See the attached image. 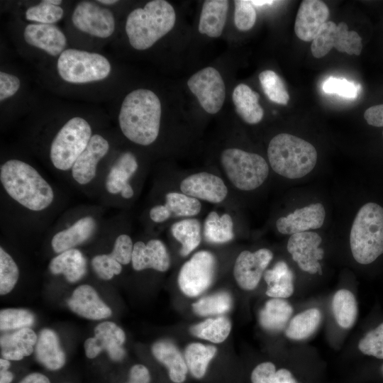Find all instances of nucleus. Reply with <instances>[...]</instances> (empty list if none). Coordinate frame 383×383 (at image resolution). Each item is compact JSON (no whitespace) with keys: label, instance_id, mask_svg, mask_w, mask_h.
Returning a JSON list of instances; mask_svg holds the SVG:
<instances>
[{"label":"nucleus","instance_id":"412c9836","mask_svg":"<svg viewBox=\"0 0 383 383\" xmlns=\"http://www.w3.org/2000/svg\"><path fill=\"white\" fill-rule=\"evenodd\" d=\"M131 263L136 271L150 268L165 272L170 267V260L165 244L158 239H152L146 244L138 241L133 245Z\"/></svg>","mask_w":383,"mask_h":383},{"label":"nucleus","instance_id":"09e8293b","mask_svg":"<svg viewBox=\"0 0 383 383\" xmlns=\"http://www.w3.org/2000/svg\"><path fill=\"white\" fill-rule=\"evenodd\" d=\"M234 23L235 27L242 31L251 29L256 21V11L250 1H234Z\"/></svg>","mask_w":383,"mask_h":383},{"label":"nucleus","instance_id":"473e14b6","mask_svg":"<svg viewBox=\"0 0 383 383\" xmlns=\"http://www.w3.org/2000/svg\"><path fill=\"white\" fill-rule=\"evenodd\" d=\"M321 318V313L318 309L305 310L290 320L286 328L285 335L294 340L306 339L317 330Z\"/></svg>","mask_w":383,"mask_h":383},{"label":"nucleus","instance_id":"5701e85b","mask_svg":"<svg viewBox=\"0 0 383 383\" xmlns=\"http://www.w3.org/2000/svg\"><path fill=\"white\" fill-rule=\"evenodd\" d=\"M37 335L30 328H24L1 337V354L9 360H20L30 355L37 343Z\"/></svg>","mask_w":383,"mask_h":383},{"label":"nucleus","instance_id":"680f3d73","mask_svg":"<svg viewBox=\"0 0 383 383\" xmlns=\"http://www.w3.org/2000/svg\"><path fill=\"white\" fill-rule=\"evenodd\" d=\"M252 5L257 6H262L265 5H272L275 1H269V0H253L250 1Z\"/></svg>","mask_w":383,"mask_h":383},{"label":"nucleus","instance_id":"e433bc0d","mask_svg":"<svg viewBox=\"0 0 383 383\" xmlns=\"http://www.w3.org/2000/svg\"><path fill=\"white\" fill-rule=\"evenodd\" d=\"M165 205L172 216L177 217L194 216L201 210V204L199 199L182 192H171L166 194Z\"/></svg>","mask_w":383,"mask_h":383},{"label":"nucleus","instance_id":"774afa93","mask_svg":"<svg viewBox=\"0 0 383 383\" xmlns=\"http://www.w3.org/2000/svg\"><path fill=\"white\" fill-rule=\"evenodd\" d=\"M382 135H383V131H382Z\"/></svg>","mask_w":383,"mask_h":383},{"label":"nucleus","instance_id":"49530a36","mask_svg":"<svg viewBox=\"0 0 383 383\" xmlns=\"http://www.w3.org/2000/svg\"><path fill=\"white\" fill-rule=\"evenodd\" d=\"M358 348L365 355L383 359V323L360 340Z\"/></svg>","mask_w":383,"mask_h":383},{"label":"nucleus","instance_id":"393cba45","mask_svg":"<svg viewBox=\"0 0 383 383\" xmlns=\"http://www.w3.org/2000/svg\"><path fill=\"white\" fill-rule=\"evenodd\" d=\"M229 1L206 0L204 1L199 22V31L210 38L221 35L227 17Z\"/></svg>","mask_w":383,"mask_h":383},{"label":"nucleus","instance_id":"f704fd0d","mask_svg":"<svg viewBox=\"0 0 383 383\" xmlns=\"http://www.w3.org/2000/svg\"><path fill=\"white\" fill-rule=\"evenodd\" d=\"M216 348L199 343L189 344L185 350L184 359L192 375L200 379L206 372L210 361L216 353Z\"/></svg>","mask_w":383,"mask_h":383},{"label":"nucleus","instance_id":"20e7f679","mask_svg":"<svg viewBox=\"0 0 383 383\" xmlns=\"http://www.w3.org/2000/svg\"><path fill=\"white\" fill-rule=\"evenodd\" d=\"M267 157L274 172L294 179L313 170L317 162V152L312 144L302 138L289 133H279L271 139Z\"/></svg>","mask_w":383,"mask_h":383},{"label":"nucleus","instance_id":"864d4df0","mask_svg":"<svg viewBox=\"0 0 383 383\" xmlns=\"http://www.w3.org/2000/svg\"><path fill=\"white\" fill-rule=\"evenodd\" d=\"M21 86L20 79L15 75L5 72H0V101L13 96Z\"/></svg>","mask_w":383,"mask_h":383},{"label":"nucleus","instance_id":"4be33fe9","mask_svg":"<svg viewBox=\"0 0 383 383\" xmlns=\"http://www.w3.org/2000/svg\"><path fill=\"white\" fill-rule=\"evenodd\" d=\"M96 228L95 219L90 216L82 217L70 227L55 233L51 240L52 250L61 253L74 248L89 240Z\"/></svg>","mask_w":383,"mask_h":383},{"label":"nucleus","instance_id":"c9c22d12","mask_svg":"<svg viewBox=\"0 0 383 383\" xmlns=\"http://www.w3.org/2000/svg\"><path fill=\"white\" fill-rule=\"evenodd\" d=\"M231 330V323L229 319L224 316L209 318L190 328L193 335L215 343L224 341Z\"/></svg>","mask_w":383,"mask_h":383},{"label":"nucleus","instance_id":"72a5a7b5","mask_svg":"<svg viewBox=\"0 0 383 383\" xmlns=\"http://www.w3.org/2000/svg\"><path fill=\"white\" fill-rule=\"evenodd\" d=\"M332 309L340 327L350 328L354 325L357 316V304L350 291L345 289L337 291L333 298Z\"/></svg>","mask_w":383,"mask_h":383},{"label":"nucleus","instance_id":"69168bd1","mask_svg":"<svg viewBox=\"0 0 383 383\" xmlns=\"http://www.w3.org/2000/svg\"><path fill=\"white\" fill-rule=\"evenodd\" d=\"M48 3L55 5V6H60L62 3V1L60 0H45Z\"/></svg>","mask_w":383,"mask_h":383},{"label":"nucleus","instance_id":"f03ea898","mask_svg":"<svg viewBox=\"0 0 383 383\" xmlns=\"http://www.w3.org/2000/svg\"><path fill=\"white\" fill-rule=\"evenodd\" d=\"M1 183L10 197L33 211H41L54 200L50 184L30 165L11 159L1 165Z\"/></svg>","mask_w":383,"mask_h":383},{"label":"nucleus","instance_id":"f3484780","mask_svg":"<svg viewBox=\"0 0 383 383\" xmlns=\"http://www.w3.org/2000/svg\"><path fill=\"white\" fill-rule=\"evenodd\" d=\"M325 217L326 211L322 204H311L296 209L287 216L279 218L276 221V227L280 233L292 235L321 228Z\"/></svg>","mask_w":383,"mask_h":383},{"label":"nucleus","instance_id":"6e6d98bb","mask_svg":"<svg viewBox=\"0 0 383 383\" xmlns=\"http://www.w3.org/2000/svg\"><path fill=\"white\" fill-rule=\"evenodd\" d=\"M364 118L370 126L383 127V104L368 108L364 113Z\"/></svg>","mask_w":383,"mask_h":383},{"label":"nucleus","instance_id":"13d9d810","mask_svg":"<svg viewBox=\"0 0 383 383\" xmlns=\"http://www.w3.org/2000/svg\"><path fill=\"white\" fill-rule=\"evenodd\" d=\"M150 218L155 223H162L167 221L172 214L166 206L160 204L153 206L150 210Z\"/></svg>","mask_w":383,"mask_h":383},{"label":"nucleus","instance_id":"79ce46f5","mask_svg":"<svg viewBox=\"0 0 383 383\" xmlns=\"http://www.w3.org/2000/svg\"><path fill=\"white\" fill-rule=\"evenodd\" d=\"M64 15L63 9L48 3L45 0L38 4L29 7L25 13L28 21L35 23L54 24L59 21Z\"/></svg>","mask_w":383,"mask_h":383},{"label":"nucleus","instance_id":"ea45409f","mask_svg":"<svg viewBox=\"0 0 383 383\" xmlns=\"http://www.w3.org/2000/svg\"><path fill=\"white\" fill-rule=\"evenodd\" d=\"M252 383H296L292 373L287 369L276 370L270 362L259 364L251 374Z\"/></svg>","mask_w":383,"mask_h":383},{"label":"nucleus","instance_id":"2f4dec72","mask_svg":"<svg viewBox=\"0 0 383 383\" xmlns=\"http://www.w3.org/2000/svg\"><path fill=\"white\" fill-rule=\"evenodd\" d=\"M173 237L181 243L180 254L187 256L195 250L201 240V226L196 218H188L174 223L171 227Z\"/></svg>","mask_w":383,"mask_h":383},{"label":"nucleus","instance_id":"2eb2a0df","mask_svg":"<svg viewBox=\"0 0 383 383\" xmlns=\"http://www.w3.org/2000/svg\"><path fill=\"white\" fill-rule=\"evenodd\" d=\"M179 188L186 195L212 204L222 202L228 195V188L223 179L206 172L186 177L181 181Z\"/></svg>","mask_w":383,"mask_h":383},{"label":"nucleus","instance_id":"a211bd4d","mask_svg":"<svg viewBox=\"0 0 383 383\" xmlns=\"http://www.w3.org/2000/svg\"><path fill=\"white\" fill-rule=\"evenodd\" d=\"M328 17L329 9L323 1H302L294 23L296 36L304 41H312Z\"/></svg>","mask_w":383,"mask_h":383},{"label":"nucleus","instance_id":"bb28decb","mask_svg":"<svg viewBox=\"0 0 383 383\" xmlns=\"http://www.w3.org/2000/svg\"><path fill=\"white\" fill-rule=\"evenodd\" d=\"M152 353L160 362L166 366L172 382L182 383L185 380L188 371L185 359L172 343L157 341L152 346Z\"/></svg>","mask_w":383,"mask_h":383},{"label":"nucleus","instance_id":"c85d7f7f","mask_svg":"<svg viewBox=\"0 0 383 383\" xmlns=\"http://www.w3.org/2000/svg\"><path fill=\"white\" fill-rule=\"evenodd\" d=\"M293 313L292 305L284 299L268 300L259 313V323L266 331L277 333L285 328Z\"/></svg>","mask_w":383,"mask_h":383},{"label":"nucleus","instance_id":"b1692460","mask_svg":"<svg viewBox=\"0 0 383 383\" xmlns=\"http://www.w3.org/2000/svg\"><path fill=\"white\" fill-rule=\"evenodd\" d=\"M37 360L50 370L62 368L65 363V355L60 347L57 334L45 328L40 332L35 348Z\"/></svg>","mask_w":383,"mask_h":383},{"label":"nucleus","instance_id":"58836bf2","mask_svg":"<svg viewBox=\"0 0 383 383\" xmlns=\"http://www.w3.org/2000/svg\"><path fill=\"white\" fill-rule=\"evenodd\" d=\"M259 80L268 99L277 104L287 105L289 93L281 77L272 70H265L259 74Z\"/></svg>","mask_w":383,"mask_h":383},{"label":"nucleus","instance_id":"bf43d9fd","mask_svg":"<svg viewBox=\"0 0 383 383\" xmlns=\"http://www.w3.org/2000/svg\"><path fill=\"white\" fill-rule=\"evenodd\" d=\"M19 383H50V382L44 374L34 372L25 377Z\"/></svg>","mask_w":383,"mask_h":383},{"label":"nucleus","instance_id":"1a4fd4ad","mask_svg":"<svg viewBox=\"0 0 383 383\" xmlns=\"http://www.w3.org/2000/svg\"><path fill=\"white\" fill-rule=\"evenodd\" d=\"M216 260L213 254L201 250L192 255L181 267L178 275V285L187 296L199 295L212 283Z\"/></svg>","mask_w":383,"mask_h":383},{"label":"nucleus","instance_id":"c03bdc74","mask_svg":"<svg viewBox=\"0 0 383 383\" xmlns=\"http://www.w3.org/2000/svg\"><path fill=\"white\" fill-rule=\"evenodd\" d=\"M19 277L18 267L4 249L0 248V294L5 295L14 287Z\"/></svg>","mask_w":383,"mask_h":383},{"label":"nucleus","instance_id":"9d476101","mask_svg":"<svg viewBox=\"0 0 383 383\" xmlns=\"http://www.w3.org/2000/svg\"><path fill=\"white\" fill-rule=\"evenodd\" d=\"M187 86L205 111L215 114L221 109L226 98V87L216 69L206 67L198 71L188 79Z\"/></svg>","mask_w":383,"mask_h":383},{"label":"nucleus","instance_id":"6e6552de","mask_svg":"<svg viewBox=\"0 0 383 383\" xmlns=\"http://www.w3.org/2000/svg\"><path fill=\"white\" fill-rule=\"evenodd\" d=\"M57 72L65 82L85 84L106 79L111 71L104 55L77 49H66L59 56Z\"/></svg>","mask_w":383,"mask_h":383},{"label":"nucleus","instance_id":"aec40b11","mask_svg":"<svg viewBox=\"0 0 383 383\" xmlns=\"http://www.w3.org/2000/svg\"><path fill=\"white\" fill-rule=\"evenodd\" d=\"M67 305L77 315L91 320L106 318L112 314L111 309L100 299L94 288L88 284L77 287Z\"/></svg>","mask_w":383,"mask_h":383},{"label":"nucleus","instance_id":"0eeeda50","mask_svg":"<svg viewBox=\"0 0 383 383\" xmlns=\"http://www.w3.org/2000/svg\"><path fill=\"white\" fill-rule=\"evenodd\" d=\"M91 128L84 118L75 116L58 131L50 148V159L57 170L67 171L87 148L92 135Z\"/></svg>","mask_w":383,"mask_h":383},{"label":"nucleus","instance_id":"603ef678","mask_svg":"<svg viewBox=\"0 0 383 383\" xmlns=\"http://www.w3.org/2000/svg\"><path fill=\"white\" fill-rule=\"evenodd\" d=\"M131 177L113 165L105 179V187L112 194H121L124 187L130 184Z\"/></svg>","mask_w":383,"mask_h":383},{"label":"nucleus","instance_id":"39448f33","mask_svg":"<svg viewBox=\"0 0 383 383\" xmlns=\"http://www.w3.org/2000/svg\"><path fill=\"white\" fill-rule=\"evenodd\" d=\"M352 255L360 264L368 265L383 253V207L374 202L364 204L357 213L350 233Z\"/></svg>","mask_w":383,"mask_h":383},{"label":"nucleus","instance_id":"6ab92c4d","mask_svg":"<svg viewBox=\"0 0 383 383\" xmlns=\"http://www.w3.org/2000/svg\"><path fill=\"white\" fill-rule=\"evenodd\" d=\"M23 38L28 45L52 56H60L67 47L65 34L54 24H28L24 29Z\"/></svg>","mask_w":383,"mask_h":383},{"label":"nucleus","instance_id":"37998d69","mask_svg":"<svg viewBox=\"0 0 383 383\" xmlns=\"http://www.w3.org/2000/svg\"><path fill=\"white\" fill-rule=\"evenodd\" d=\"M35 321L30 311L22 309H6L0 312V328L1 331L19 330L29 328Z\"/></svg>","mask_w":383,"mask_h":383},{"label":"nucleus","instance_id":"423d86ee","mask_svg":"<svg viewBox=\"0 0 383 383\" xmlns=\"http://www.w3.org/2000/svg\"><path fill=\"white\" fill-rule=\"evenodd\" d=\"M221 163L229 181L242 191L258 188L269 174L268 164L261 155L239 148L223 150Z\"/></svg>","mask_w":383,"mask_h":383},{"label":"nucleus","instance_id":"052dcab7","mask_svg":"<svg viewBox=\"0 0 383 383\" xmlns=\"http://www.w3.org/2000/svg\"><path fill=\"white\" fill-rule=\"evenodd\" d=\"M13 379V374L9 370H0V383H11Z\"/></svg>","mask_w":383,"mask_h":383},{"label":"nucleus","instance_id":"9b49d317","mask_svg":"<svg viewBox=\"0 0 383 383\" xmlns=\"http://www.w3.org/2000/svg\"><path fill=\"white\" fill-rule=\"evenodd\" d=\"M72 21L82 32L101 38L111 36L115 30L113 13L95 1H80L73 11Z\"/></svg>","mask_w":383,"mask_h":383},{"label":"nucleus","instance_id":"4468645a","mask_svg":"<svg viewBox=\"0 0 383 383\" xmlns=\"http://www.w3.org/2000/svg\"><path fill=\"white\" fill-rule=\"evenodd\" d=\"M126 340L124 331L113 322L105 321L94 328V337L84 342V350L88 358L96 357L106 350L113 361L121 360L125 355L123 345Z\"/></svg>","mask_w":383,"mask_h":383},{"label":"nucleus","instance_id":"f257e3e1","mask_svg":"<svg viewBox=\"0 0 383 383\" xmlns=\"http://www.w3.org/2000/svg\"><path fill=\"white\" fill-rule=\"evenodd\" d=\"M161 102L152 91L137 89L124 98L118 114L123 134L131 142L140 145L153 143L160 132Z\"/></svg>","mask_w":383,"mask_h":383},{"label":"nucleus","instance_id":"7ed1b4c3","mask_svg":"<svg viewBox=\"0 0 383 383\" xmlns=\"http://www.w3.org/2000/svg\"><path fill=\"white\" fill-rule=\"evenodd\" d=\"M173 6L165 0L148 1L143 8L133 10L126 22V33L129 43L135 50L152 47L168 33L175 24Z\"/></svg>","mask_w":383,"mask_h":383},{"label":"nucleus","instance_id":"a878e982","mask_svg":"<svg viewBox=\"0 0 383 383\" xmlns=\"http://www.w3.org/2000/svg\"><path fill=\"white\" fill-rule=\"evenodd\" d=\"M260 95L245 84H239L233 89L232 100L236 113L248 124L260 123L264 111L259 104Z\"/></svg>","mask_w":383,"mask_h":383},{"label":"nucleus","instance_id":"dca6fc26","mask_svg":"<svg viewBox=\"0 0 383 383\" xmlns=\"http://www.w3.org/2000/svg\"><path fill=\"white\" fill-rule=\"evenodd\" d=\"M109 150L108 140L99 134L92 135L87 148L72 167V176L82 185L91 182L96 174L97 165Z\"/></svg>","mask_w":383,"mask_h":383},{"label":"nucleus","instance_id":"a19ab883","mask_svg":"<svg viewBox=\"0 0 383 383\" xmlns=\"http://www.w3.org/2000/svg\"><path fill=\"white\" fill-rule=\"evenodd\" d=\"M334 48L348 55H359L362 49V38L357 32L348 30L345 23L340 22L336 27Z\"/></svg>","mask_w":383,"mask_h":383},{"label":"nucleus","instance_id":"3c124183","mask_svg":"<svg viewBox=\"0 0 383 383\" xmlns=\"http://www.w3.org/2000/svg\"><path fill=\"white\" fill-rule=\"evenodd\" d=\"M133 245L128 235L121 234L116 238L110 255L120 264L128 265L131 262Z\"/></svg>","mask_w":383,"mask_h":383},{"label":"nucleus","instance_id":"a18cd8bd","mask_svg":"<svg viewBox=\"0 0 383 383\" xmlns=\"http://www.w3.org/2000/svg\"><path fill=\"white\" fill-rule=\"evenodd\" d=\"M336 27L331 21L322 26L311 43V51L313 57H323L334 48Z\"/></svg>","mask_w":383,"mask_h":383},{"label":"nucleus","instance_id":"ddd939ff","mask_svg":"<svg viewBox=\"0 0 383 383\" xmlns=\"http://www.w3.org/2000/svg\"><path fill=\"white\" fill-rule=\"evenodd\" d=\"M272 257L273 253L267 248L241 252L233 267V276L238 285L244 290L255 289Z\"/></svg>","mask_w":383,"mask_h":383},{"label":"nucleus","instance_id":"de8ad7c7","mask_svg":"<svg viewBox=\"0 0 383 383\" xmlns=\"http://www.w3.org/2000/svg\"><path fill=\"white\" fill-rule=\"evenodd\" d=\"M121 265L110 254L98 255L91 260L94 272L104 280H109L114 275L119 274L122 271Z\"/></svg>","mask_w":383,"mask_h":383},{"label":"nucleus","instance_id":"4d7b16f0","mask_svg":"<svg viewBox=\"0 0 383 383\" xmlns=\"http://www.w3.org/2000/svg\"><path fill=\"white\" fill-rule=\"evenodd\" d=\"M150 372L143 365H135L130 370L128 383H149Z\"/></svg>","mask_w":383,"mask_h":383},{"label":"nucleus","instance_id":"0e129e2a","mask_svg":"<svg viewBox=\"0 0 383 383\" xmlns=\"http://www.w3.org/2000/svg\"><path fill=\"white\" fill-rule=\"evenodd\" d=\"M96 2L106 4V5H112L116 4L118 1L116 0H99Z\"/></svg>","mask_w":383,"mask_h":383},{"label":"nucleus","instance_id":"cd10ccee","mask_svg":"<svg viewBox=\"0 0 383 383\" xmlns=\"http://www.w3.org/2000/svg\"><path fill=\"white\" fill-rule=\"evenodd\" d=\"M49 270L54 274H63L69 282L74 283L85 275L87 260L80 250L72 248L52 258Z\"/></svg>","mask_w":383,"mask_h":383},{"label":"nucleus","instance_id":"e2e57ef3","mask_svg":"<svg viewBox=\"0 0 383 383\" xmlns=\"http://www.w3.org/2000/svg\"><path fill=\"white\" fill-rule=\"evenodd\" d=\"M10 367V362L5 358H1L0 360V370H9Z\"/></svg>","mask_w":383,"mask_h":383},{"label":"nucleus","instance_id":"7c9ffc66","mask_svg":"<svg viewBox=\"0 0 383 383\" xmlns=\"http://www.w3.org/2000/svg\"><path fill=\"white\" fill-rule=\"evenodd\" d=\"M204 236L211 243L221 244L231 241L233 237V222L228 213L218 215L211 211L204 223Z\"/></svg>","mask_w":383,"mask_h":383},{"label":"nucleus","instance_id":"8fccbe9b","mask_svg":"<svg viewBox=\"0 0 383 383\" xmlns=\"http://www.w3.org/2000/svg\"><path fill=\"white\" fill-rule=\"evenodd\" d=\"M360 87L358 84L343 78L330 77L322 84V89L326 94H336L342 97L355 99Z\"/></svg>","mask_w":383,"mask_h":383},{"label":"nucleus","instance_id":"c756f323","mask_svg":"<svg viewBox=\"0 0 383 383\" xmlns=\"http://www.w3.org/2000/svg\"><path fill=\"white\" fill-rule=\"evenodd\" d=\"M267 283L266 294L272 298L286 299L294 292V274L284 261L277 262L274 266L264 272Z\"/></svg>","mask_w":383,"mask_h":383},{"label":"nucleus","instance_id":"338daca9","mask_svg":"<svg viewBox=\"0 0 383 383\" xmlns=\"http://www.w3.org/2000/svg\"><path fill=\"white\" fill-rule=\"evenodd\" d=\"M382 373H383V365H382Z\"/></svg>","mask_w":383,"mask_h":383},{"label":"nucleus","instance_id":"f8f14e48","mask_svg":"<svg viewBox=\"0 0 383 383\" xmlns=\"http://www.w3.org/2000/svg\"><path fill=\"white\" fill-rule=\"evenodd\" d=\"M321 242V237L316 232L297 233L289 237L287 248L301 270L321 275L322 268L318 262L324 255L323 250L318 248Z\"/></svg>","mask_w":383,"mask_h":383},{"label":"nucleus","instance_id":"4c0bfd02","mask_svg":"<svg viewBox=\"0 0 383 383\" xmlns=\"http://www.w3.org/2000/svg\"><path fill=\"white\" fill-rule=\"evenodd\" d=\"M232 299L227 292H218L200 299L192 304L194 311L199 316L222 314L228 311Z\"/></svg>","mask_w":383,"mask_h":383},{"label":"nucleus","instance_id":"5fc2aeb1","mask_svg":"<svg viewBox=\"0 0 383 383\" xmlns=\"http://www.w3.org/2000/svg\"><path fill=\"white\" fill-rule=\"evenodd\" d=\"M121 171L132 177L138 168V164L135 155L130 152L122 153L113 164Z\"/></svg>","mask_w":383,"mask_h":383}]
</instances>
